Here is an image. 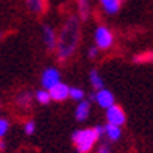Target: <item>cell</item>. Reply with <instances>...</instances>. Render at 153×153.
<instances>
[{"mask_svg":"<svg viewBox=\"0 0 153 153\" xmlns=\"http://www.w3.org/2000/svg\"><path fill=\"white\" fill-rule=\"evenodd\" d=\"M78 39H80V25H78V19L75 16L69 17L67 22L59 31V36L56 38V52H58V58L66 61L74 55L76 45H78Z\"/></svg>","mask_w":153,"mask_h":153,"instance_id":"cell-1","label":"cell"},{"mask_svg":"<svg viewBox=\"0 0 153 153\" xmlns=\"http://www.w3.org/2000/svg\"><path fill=\"white\" fill-rule=\"evenodd\" d=\"M99 134L94 128H83L76 130L72 134V142L75 144L76 152L78 153H89L95 145V142L99 141Z\"/></svg>","mask_w":153,"mask_h":153,"instance_id":"cell-2","label":"cell"},{"mask_svg":"<svg viewBox=\"0 0 153 153\" xmlns=\"http://www.w3.org/2000/svg\"><path fill=\"white\" fill-rule=\"evenodd\" d=\"M94 41H95V47L99 50H108L114 44V34L108 27L99 25L94 31Z\"/></svg>","mask_w":153,"mask_h":153,"instance_id":"cell-3","label":"cell"},{"mask_svg":"<svg viewBox=\"0 0 153 153\" xmlns=\"http://www.w3.org/2000/svg\"><path fill=\"white\" fill-rule=\"evenodd\" d=\"M106 122L109 125H116V127H122V125L127 122V114L122 106L119 105H111L106 109Z\"/></svg>","mask_w":153,"mask_h":153,"instance_id":"cell-4","label":"cell"},{"mask_svg":"<svg viewBox=\"0 0 153 153\" xmlns=\"http://www.w3.org/2000/svg\"><path fill=\"white\" fill-rule=\"evenodd\" d=\"M59 81H61V72L56 67H47L41 75V85H42V89H45V91H48L55 85H58Z\"/></svg>","mask_w":153,"mask_h":153,"instance_id":"cell-5","label":"cell"},{"mask_svg":"<svg viewBox=\"0 0 153 153\" xmlns=\"http://www.w3.org/2000/svg\"><path fill=\"white\" fill-rule=\"evenodd\" d=\"M91 100H94V102H95L100 108L108 109L111 105H114V94L111 92L109 89L102 88V89L95 91V92L91 95Z\"/></svg>","mask_w":153,"mask_h":153,"instance_id":"cell-6","label":"cell"},{"mask_svg":"<svg viewBox=\"0 0 153 153\" xmlns=\"http://www.w3.org/2000/svg\"><path fill=\"white\" fill-rule=\"evenodd\" d=\"M69 88L66 83L59 81L58 85H55L53 88L48 89V94H50V100L52 102H64L66 99H69Z\"/></svg>","mask_w":153,"mask_h":153,"instance_id":"cell-7","label":"cell"},{"mask_svg":"<svg viewBox=\"0 0 153 153\" xmlns=\"http://www.w3.org/2000/svg\"><path fill=\"white\" fill-rule=\"evenodd\" d=\"M42 39L48 50H55L56 48V33H55L52 25H48V24L42 25Z\"/></svg>","mask_w":153,"mask_h":153,"instance_id":"cell-8","label":"cell"},{"mask_svg":"<svg viewBox=\"0 0 153 153\" xmlns=\"http://www.w3.org/2000/svg\"><path fill=\"white\" fill-rule=\"evenodd\" d=\"M89 113H91V102L89 100L78 102V105L75 108V119L78 122H85L89 117Z\"/></svg>","mask_w":153,"mask_h":153,"instance_id":"cell-9","label":"cell"},{"mask_svg":"<svg viewBox=\"0 0 153 153\" xmlns=\"http://www.w3.org/2000/svg\"><path fill=\"white\" fill-rule=\"evenodd\" d=\"M100 5H102V8L105 10L106 14H117L120 10V6H122V0H99Z\"/></svg>","mask_w":153,"mask_h":153,"instance_id":"cell-10","label":"cell"},{"mask_svg":"<svg viewBox=\"0 0 153 153\" xmlns=\"http://www.w3.org/2000/svg\"><path fill=\"white\" fill-rule=\"evenodd\" d=\"M103 134H105L111 142H116V141H119L120 136H122V128L120 127H116V125L106 123L105 127H103Z\"/></svg>","mask_w":153,"mask_h":153,"instance_id":"cell-11","label":"cell"},{"mask_svg":"<svg viewBox=\"0 0 153 153\" xmlns=\"http://www.w3.org/2000/svg\"><path fill=\"white\" fill-rule=\"evenodd\" d=\"M89 83H91V86L95 89V91L105 88V83H103L102 75L99 74V71H95V69H92V71L89 72Z\"/></svg>","mask_w":153,"mask_h":153,"instance_id":"cell-12","label":"cell"},{"mask_svg":"<svg viewBox=\"0 0 153 153\" xmlns=\"http://www.w3.org/2000/svg\"><path fill=\"white\" fill-rule=\"evenodd\" d=\"M76 3H78L80 17L86 20L89 17V13H91V0H76Z\"/></svg>","mask_w":153,"mask_h":153,"instance_id":"cell-13","label":"cell"},{"mask_svg":"<svg viewBox=\"0 0 153 153\" xmlns=\"http://www.w3.org/2000/svg\"><path fill=\"white\" fill-rule=\"evenodd\" d=\"M33 94L30 91H24V92H20L17 95V105L19 106H22V108H28L31 105V102H33Z\"/></svg>","mask_w":153,"mask_h":153,"instance_id":"cell-14","label":"cell"},{"mask_svg":"<svg viewBox=\"0 0 153 153\" xmlns=\"http://www.w3.org/2000/svg\"><path fill=\"white\" fill-rule=\"evenodd\" d=\"M33 99L36 100L39 105H48V103L52 102L50 94H48V91H45V89H38V91L33 94Z\"/></svg>","mask_w":153,"mask_h":153,"instance_id":"cell-15","label":"cell"},{"mask_svg":"<svg viewBox=\"0 0 153 153\" xmlns=\"http://www.w3.org/2000/svg\"><path fill=\"white\" fill-rule=\"evenodd\" d=\"M27 6L31 13H42L45 5H44V0H25Z\"/></svg>","mask_w":153,"mask_h":153,"instance_id":"cell-16","label":"cell"},{"mask_svg":"<svg viewBox=\"0 0 153 153\" xmlns=\"http://www.w3.org/2000/svg\"><path fill=\"white\" fill-rule=\"evenodd\" d=\"M69 97L75 102H81L83 99H85V91H83L81 88H76V86L69 88Z\"/></svg>","mask_w":153,"mask_h":153,"instance_id":"cell-17","label":"cell"},{"mask_svg":"<svg viewBox=\"0 0 153 153\" xmlns=\"http://www.w3.org/2000/svg\"><path fill=\"white\" fill-rule=\"evenodd\" d=\"M24 131H25V134H28L31 136L34 131H36V123H34V120H28V122H25L24 125Z\"/></svg>","mask_w":153,"mask_h":153,"instance_id":"cell-18","label":"cell"},{"mask_svg":"<svg viewBox=\"0 0 153 153\" xmlns=\"http://www.w3.org/2000/svg\"><path fill=\"white\" fill-rule=\"evenodd\" d=\"M8 128H10V122L3 119V117H0V139L8 133Z\"/></svg>","mask_w":153,"mask_h":153,"instance_id":"cell-19","label":"cell"},{"mask_svg":"<svg viewBox=\"0 0 153 153\" xmlns=\"http://www.w3.org/2000/svg\"><path fill=\"white\" fill-rule=\"evenodd\" d=\"M134 61L136 62H149V61H152V52H145L142 55H137V56H134Z\"/></svg>","mask_w":153,"mask_h":153,"instance_id":"cell-20","label":"cell"},{"mask_svg":"<svg viewBox=\"0 0 153 153\" xmlns=\"http://www.w3.org/2000/svg\"><path fill=\"white\" fill-rule=\"evenodd\" d=\"M97 55H99V48H97L95 45H94V47H91V48H89V52H88V56L91 58V59L97 58Z\"/></svg>","mask_w":153,"mask_h":153,"instance_id":"cell-21","label":"cell"},{"mask_svg":"<svg viewBox=\"0 0 153 153\" xmlns=\"http://www.w3.org/2000/svg\"><path fill=\"white\" fill-rule=\"evenodd\" d=\"M97 153H111V149L108 147V145H100Z\"/></svg>","mask_w":153,"mask_h":153,"instance_id":"cell-22","label":"cell"},{"mask_svg":"<svg viewBox=\"0 0 153 153\" xmlns=\"http://www.w3.org/2000/svg\"><path fill=\"white\" fill-rule=\"evenodd\" d=\"M2 150H5V142L0 139V152H2Z\"/></svg>","mask_w":153,"mask_h":153,"instance_id":"cell-23","label":"cell"},{"mask_svg":"<svg viewBox=\"0 0 153 153\" xmlns=\"http://www.w3.org/2000/svg\"><path fill=\"white\" fill-rule=\"evenodd\" d=\"M0 39H2V31H0Z\"/></svg>","mask_w":153,"mask_h":153,"instance_id":"cell-24","label":"cell"},{"mask_svg":"<svg viewBox=\"0 0 153 153\" xmlns=\"http://www.w3.org/2000/svg\"><path fill=\"white\" fill-rule=\"evenodd\" d=\"M0 153H2V152H0Z\"/></svg>","mask_w":153,"mask_h":153,"instance_id":"cell-25","label":"cell"}]
</instances>
